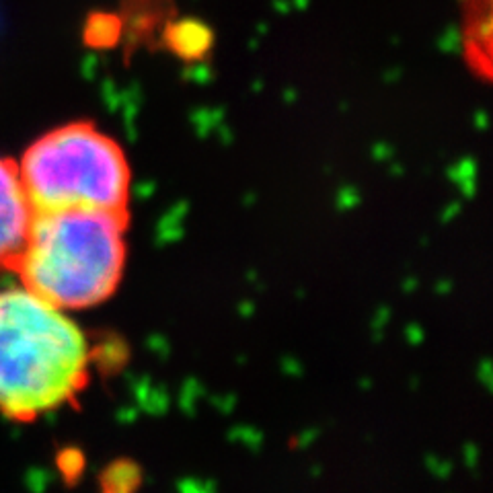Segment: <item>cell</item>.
<instances>
[{"mask_svg":"<svg viewBox=\"0 0 493 493\" xmlns=\"http://www.w3.org/2000/svg\"><path fill=\"white\" fill-rule=\"evenodd\" d=\"M90 345L64 309L29 288L0 292V413L31 421L84 387Z\"/></svg>","mask_w":493,"mask_h":493,"instance_id":"obj_1","label":"cell"},{"mask_svg":"<svg viewBox=\"0 0 493 493\" xmlns=\"http://www.w3.org/2000/svg\"><path fill=\"white\" fill-rule=\"evenodd\" d=\"M119 33V25L111 14H95L88 19L86 27H84V37L90 46H99V48H107L117 39Z\"/></svg>","mask_w":493,"mask_h":493,"instance_id":"obj_6","label":"cell"},{"mask_svg":"<svg viewBox=\"0 0 493 493\" xmlns=\"http://www.w3.org/2000/svg\"><path fill=\"white\" fill-rule=\"evenodd\" d=\"M138 481L140 471L132 463H115L103 475V483L109 492H130L138 485Z\"/></svg>","mask_w":493,"mask_h":493,"instance_id":"obj_7","label":"cell"},{"mask_svg":"<svg viewBox=\"0 0 493 493\" xmlns=\"http://www.w3.org/2000/svg\"><path fill=\"white\" fill-rule=\"evenodd\" d=\"M124 212H35L14 269L21 284L64 311L107 300L126 265Z\"/></svg>","mask_w":493,"mask_h":493,"instance_id":"obj_2","label":"cell"},{"mask_svg":"<svg viewBox=\"0 0 493 493\" xmlns=\"http://www.w3.org/2000/svg\"><path fill=\"white\" fill-rule=\"evenodd\" d=\"M35 212H124L130 197L126 155L90 124H68L35 140L17 164Z\"/></svg>","mask_w":493,"mask_h":493,"instance_id":"obj_3","label":"cell"},{"mask_svg":"<svg viewBox=\"0 0 493 493\" xmlns=\"http://www.w3.org/2000/svg\"><path fill=\"white\" fill-rule=\"evenodd\" d=\"M33 214L17 164L0 157V269L14 265Z\"/></svg>","mask_w":493,"mask_h":493,"instance_id":"obj_4","label":"cell"},{"mask_svg":"<svg viewBox=\"0 0 493 493\" xmlns=\"http://www.w3.org/2000/svg\"><path fill=\"white\" fill-rule=\"evenodd\" d=\"M168 46L183 58H200L212 44V33L197 21H179L166 33Z\"/></svg>","mask_w":493,"mask_h":493,"instance_id":"obj_5","label":"cell"}]
</instances>
